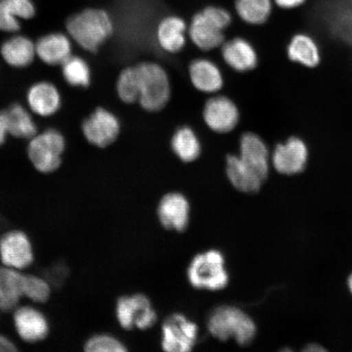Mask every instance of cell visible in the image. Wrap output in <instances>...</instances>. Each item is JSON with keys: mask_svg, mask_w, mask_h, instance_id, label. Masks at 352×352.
I'll use <instances>...</instances> for the list:
<instances>
[{"mask_svg": "<svg viewBox=\"0 0 352 352\" xmlns=\"http://www.w3.org/2000/svg\"><path fill=\"white\" fill-rule=\"evenodd\" d=\"M231 22L230 13L224 8H206L192 17L188 29L189 38L198 50L212 51L226 42L223 32Z\"/></svg>", "mask_w": 352, "mask_h": 352, "instance_id": "obj_4", "label": "cell"}, {"mask_svg": "<svg viewBox=\"0 0 352 352\" xmlns=\"http://www.w3.org/2000/svg\"><path fill=\"white\" fill-rule=\"evenodd\" d=\"M239 157L244 164L265 182L268 175V151L258 135L248 132L241 135Z\"/></svg>", "mask_w": 352, "mask_h": 352, "instance_id": "obj_16", "label": "cell"}, {"mask_svg": "<svg viewBox=\"0 0 352 352\" xmlns=\"http://www.w3.org/2000/svg\"><path fill=\"white\" fill-rule=\"evenodd\" d=\"M8 134H10V123L7 110L0 111V146L6 142Z\"/></svg>", "mask_w": 352, "mask_h": 352, "instance_id": "obj_35", "label": "cell"}, {"mask_svg": "<svg viewBox=\"0 0 352 352\" xmlns=\"http://www.w3.org/2000/svg\"><path fill=\"white\" fill-rule=\"evenodd\" d=\"M28 101L32 111L43 117L52 116L58 111L60 107L58 90L47 82H38L30 87Z\"/></svg>", "mask_w": 352, "mask_h": 352, "instance_id": "obj_22", "label": "cell"}, {"mask_svg": "<svg viewBox=\"0 0 352 352\" xmlns=\"http://www.w3.org/2000/svg\"><path fill=\"white\" fill-rule=\"evenodd\" d=\"M288 52L290 59L309 67H314L319 63L318 48L307 35L298 34L294 37L289 44Z\"/></svg>", "mask_w": 352, "mask_h": 352, "instance_id": "obj_27", "label": "cell"}, {"mask_svg": "<svg viewBox=\"0 0 352 352\" xmlns=\"http://www.w3.org/2000/svg\"><path fill=\"white\" fill-rule=\"evenodd\" d=\"M23 294L34 302L44 303L50 298L51 286L42 277L24 275Z\"/></svg>", "mask_w": 352, "mask_h": 352, "instance_id": "obj_31", "label": "cell"}, {"mask_svg": "<svg viewBox=\"0 0 352 352\" xmlns=\"http://www.w3.org/2000/svg\"><path fill=\"white\" fill-rule=\"evenodd\" d=\"M347 284H349L350 292L352 294V274L349 276V281H347Z\"/></svg>", "mask_w": 352, "mask_h": 352, "instance_id": "obj_39", "label": "cell"}, {"mask_svg": "<svg viewBox=\"0 0 352 352\" xmlns=\"http://www.w3.org/2000/svg\"><path fill=\"white\" fill-rule=\"evenodd\" d=\"M221 55L224 63L237 72H248L257 65L256 52L244 38H235L224 42L221 46Z\"/></svg>", "mask_w": 352, "mask_h": 352, "instance_id": "obj_17", "label": "cell"}, {"mask_svg": "<svg viewBox=\"0 0 352 352\" xmlns=\"http://www.w3.org/2000/svg\"><path fill=\"white\" fill-rule=\"evenodd\" d=\"M188 76L192 86L205 94H217L224 85L221 70L208 59L192 60L188 66Z\"/></svg>", "mask_w": 352, "mask_h": 352, "instance_id": "obj_15", "label": "cell"}, {"mask_svg": "<svg viewBox=\"0 0 352 352\" xmlns=\"http://www.w3.org/2000/svg\"><path fill=\"white\" fill-rule=\"evenodd\" d=\"M82 130L88 143L104 148L117 142L121 124L112 112L98 108L83 122Z\"/></svg>", "mask_w": 352, "mask_h": 352, "instance_id": "obj_8", "label": "cell"}, {"mask_svg": "<svg viewBox=\"0 0 352 352\" xmlns=\"http://www.w3.org/2000/svg\"><path fill=\"white\" fill-rule=\"evenodd\" d=\"M65 147L64 136L60 132L50 129L32 138L28 146V156L39 173H52L59 168Z\"/></svg>", "mask_w": 352, "mask_h": 352, "instance_id": "obj_6", "label": "cell"}, {"mask_svg": "<svg viewBox=\"0 0 352 352\" xmlns=\"http://www.w3.org/2000/svg\"><path fill=\"white\" fill-rule=\"evenodd\" d=\"M66 28L79 46L95 54L111 36L113 24L104 10L87 8L70 16L66 21Z\"/></svg>", "mask_w": 352, "mask_h": 352, "instance_id": "obj_1", "label": "cell"}, {"mask_svg": "<svg viewBox=\"0 0 352 352\" xmlns=\"http://www.w3.org/2000/svg\"><path fill=\"white\" fill-rule=\"evenodd\" d=\"M226 173L233 188L244 193H255L261 190L264 180L246 166L236 154H228L226 157Z\"/></svg>", "mask_w": 352, "mask_h": 352, "instance_id": "obj_18", "label": "cell"}, {"mask_svg": "<svg viewBox=\"0 0 352 352\" xmlns=\"http://www.w3.org/2000/svg\"><path fill=\"white\" fill-rule=\"evenodd\" d=\"M1 1L19 19H32L36 12L32 0H1Z\"/></svg>", "mask_w": 352, "mask_h": 352, "instance_id": "obj_33", "label": "cell"}, {"mask_svg": "<svg viewBox=\"0 0 352 352\" xmlns=\"http://www.w3.org/2000/svg\"><path fill=\"white\" fill-rule=\"evenodd\" d=\"M87 352H123L126 347L117 338L108 334H98L88 340L85 345Z\"/></svg>", "mask_w": 352, "mask_h": 352, "instance_id": "obj_32", "label": "cell"}, {"mask_svg": "<svg viewBox=\"0 0 352 352\" xmlns=\"http://www.w3.org/2000/svg\"><path fill=\"white\" fill-rule=\"evenodd\" d=\"M325 349H323V347H321L319 345H316V344H310V345H307V346H306V349H305V351H324Z\"/></svg>", "mask_w": 352, "mask_h": 352, "instance_id": "obj_38", "label": "cell"}, {"mask_svg": "<svg viewBox=\"0 0 352 352\" xmlns=\"http://www.w3.org/2000/svg\"><path fill=\"white\" fill-rule=\"evenodd\" d=\"M202 118L206 126L214 133L226 135L239 124V108L226 96H215L206 100L202 109Z\"/></svg>", "mask_w": 352, "mask_h": 352, "instance_id": "obj_9", "label": "cell"}, {"mask_svg": "<svg viewBox=\"0 0 352 352\" xmlns=\"http://www.w3.org/2000/svg\"><path fill=\"white\" fill-rule=\"evenodd\" d=\"M10 134L16 138L32 139L37 134V126L22 105L13 104L7 110Z\"/></svg>", "mask_w": 352, "mask_h": 352, "instance_id": "obj_26", "label": "cell"}, {"mask_svg": "<svg viewBox=\"0 0 352 352\" xmlns=\"http://www.w3.org/2000/svg\"><path fill=\"white\" fill-rule=\"evenodd\" d=\"M0 259L4 266L25 270L34 262L32 242L25 232L12 230L0 239Z\"/></svg>", "mask_w": 352, "mask_h": 352, "instance_id": "obj_11", "label": "cell"}, {"mask_svg": "<svg viewBox=\"0 0 352 352\" xmlns=\"http://www.w3.org/2000/svg\"><path fill=\"white\" fill-rule=\"evenodd\" d=\"M187 25L178 16H167L162 20L156 32L158 46L168 54L182 52L186 44Z\"/></svg>", "mask_w": 352, "mask_h": 352, "instance_id": "obj_19", "label": "cell"}, {"mask_svg": "<svg viewBox=\"0 0 352 352\" xmlns=\"http://www.w3.org/2000/svg\"><path fill=\"white\" fill-rule=\"evenodd\" d=\"M61 65L65 80L70 86L87 87L90 85L91 70L81 57L70 56Z\"/></svg>", "mask_w": 352, "mask_h": 352, "instance_id": "obj_29", "label": "cell"}, {"mask_svg": "<svg viewBox=\"0 0 352 352\" xmlns=\"http://www.w3.org/2000/svg\"><path fill=\"white\" fill-rule=\"evenodd\" d=\"M19 19L12 14L8 7L0 0V30L14 33L21 29Z\"/></svg>", "mask_w": 352, "mask_h": 352, "instance_id": "obj_34", "label": "cell"}, {"mask_svg": "<svg viewBox=\"0 0 352 352\" xmlns=\"http://www.w3.org/2000/svg\"><path fill=\"white\" fill-rule=\"evenodd\" d=\"M197 325L182 314L169 316L162 324V349L169 352H188L196 344Z\"/></svg>", "mask_w": 352, "mask_h": 352, "instance_id": "obj_10", "label": "cell"}, {"mask_svg": "<svg viewBox=\"0 0 352 352\" xmlns=\"http://www.w3.org/2000/svg\"><path fill=\"white\" fill-rule=\"evenodd\" d=\"M118 98L126 104H134L139 100V78L135 65L127 66L118 74L116 82Z\"/></svg>", "mask_w": 352, "mask_h": 352, "instance_id": "obj_28", "label": "cell"}, {"mask_svg": "<svg viewBox=\"0 0 352 352\" xmlns=\"http://www.w3.org/2000/svg\"><path fill=\"white\" fill-rule=\"evenodd\" d=\"M1 55L6 63L16 68H24L32 64L36 54L35 45L28 37L17 35L2 44Z\"/></svg>", "mask_w": 352, "mask_h": 352, "instance_id": "obj_24", "label": "cell"}, {"mask_svg": "<svg viewBox=\"0 0 352 352\" xmlns=\"http://www.w3.org/2000/svg\"><path fill=\"white\" fill-rule=\"evenodd\" d=\"M277 6L283 10H294L305 4L307 0H274Z\"/></svg>", "mask_w": 352, "mask_h": 352, "instance_id": "obj_36", "label": "cell"}, {"mask_svg": "<svg viewBox=\"0 0 352 352\" xmlns=\"http://www.w3.org/2000/svg\"><path fill=\"white\" fill-rule=\"evenodd\" d=\"M208 328L211 336L224 342L233 338L241 346L254 340L256 327L252 318L239 308L219 307L209 316Z\"/></svg>", "mask_w": 352, "mask_h": 352, "instance_id": "obj_3", "label": "cell"}, {"mask_svg": "<svg viewBox=\"0 0 352 352\" xmlns=\"http://www.w3.org/2000/svg\"><path fill=\"white\" fill-rule=\"evenodd\" d=\"M170 148L179 160L192 164L200 157L201 144L196 132L188 126L179 127L170 140Z\"/></svg>", "mask_w": 352, "mask_h": 352, "instance_id": "obj_23", "label": "cell"}, {"mask_svg": "<svg viewBox=\"0 0 352 352\" xmlns=\"http://www.w3.org/2000/svg\"><path fill=\"white\" fill-rule=\"evenodd\" d=\"M332 25L342 38L352 43V0H340L334 6Z\"/></svg>", "mask_w": 352, "mask_h": 352, "instance_id": "obj_30", "label": "cell"}, {"mask_svg": "<svg viewBox=\"0 0 352 352\" xmlns=\"http://www.w3.org/2000/svg\"><path fill=\"white\" fill-rule=\"evenodd\" d=\"M13 323L22 340L34 343L41 342L50 333V324L43 312L30 306L16 307Z\"/></svg>", "mask_w": 352, "mask_h": 352, "instance_id": "obj_12", "label": "cell"}, {"mask_svg": "<svg viewBox=\"0 0 352 352\" xmlns=\"http://www.w3.org/2000/svg\"><path fill=\"white\" fill-rule=\"evenodd\" d=\"M17 349L14 342L6 336L0 334V352L16 351Z\"/></svg>", "mask_w": 352, "mask_h": 352, "instance_id": "obj_37", "label": "cell"}, {"mask_svg": "<svg viewBox=\"0 0 352 352\" xmlns=\"http://www.w3.org/2000/svg\"><path fill=\"white\" fill-rule=\"evenodd\" d=\"M72 43L66 35L52 33L44 35L35 44V52L44 63L63 65L72 56Z\"/></svg>", "mask_w": 352, "mask_h": 352, "instance_id": "obj_20", "label": "cell"}, {"mask_svg": "<svg viewBox=\"0 0 352 352\" xmlns=\"http://www.w3.org/2000/svg\"><path fill=\"white\" fill-rule=\"evenodd\" d=\"M139 78L138 104L144 111H161L171 98V85L168 74L162 65L153 61H142L135 65Z\"/></svg>", "mask_w": 352, "mask_h": 352, "instance_id": "obj_2", "label": "cell"}, {"mask_svg": "<svg viewBox=\"0 0 352 352\" xmlns=\"http://www.w3.org/2000/svg\"><path fill=\"white\" fill-rule=\"evenodd\" d=\"M223 255L218 250L196 255L188 268V278L193 287L217 292L226 288L228 284Z\"/></svg>", "mask_w": 352, "mask_h": 352, "instance_id": "obj_5", "label": "cell"}, {"mask_svg": "<svg viewBox=\"0 0 352 352\" xmlns=\"http://www.w3.org/2000/svg\"><path fill=\"white\" fill-rule=\"evenodd\" d=\"M188 201L182 193L170 192L162 198L158 205V219L166 230L184 232L189 222Z\"/></svg>", "mask_w": 352, "mask_h": 352, "instance_id": "obj_13", "label": "cell"}, {"mask_svg": "<svg viewBox=\"0 0 352 352\" xmlns=\"http://www.w3.org/2000/svg\"><path fill=\"white\" fill-rule=\"evenodd\" d=\"M24 275L19 270L0 267V310H15L23 294Z\"/></svg>", "mask_w": 352, "mask_h": 352, "instance_id": "obj_21", "label": "cell"}, {"mask_svg": "<svg viewBox=\"0 0 352 352\" xmlns=\"http://www.w3.org/2000/svg\"><path fill=\"white\" fill-rule=\"evenodd\" d=\"M307 149L305 143L298 138L277 145L272 162L277 171L284 175H294L305 168Z\"/></svg>", "mask_w": 352, "mask_h": 352, "instance_id": "obj_14", "label": "cell"}, {"mask_svg": "<svg viewBox=\"0 0 352 352\" xmlns=\"http://www.w3.org/2000/svg\"><path fill=\"white\" fill-rule=\"evenodd\" d=\"M235 8L242 21L250 25H262L272 11V0H236Z\"/></svg>", "mask_w": 352, "mask_h": 352, "instance_id": "obj_25", "label": "cell"}, {"mask_svg": "<svg viewBox=\"0 0 352 352\" xmlns=\"http://www.w3.org/2000/svg\"><path fill=\"white\" fill-rule=\"evenodd\" d=\"M118 323L126 330L138 328L151 329L155 324L157 316L153 309L151 302L144 294L123 296L118 299L116 306Z\"/></svg>", "mask_w": 352, "mask_h": 352, "instance_id": "obj_7", "label": "cell"}]
</instances>
